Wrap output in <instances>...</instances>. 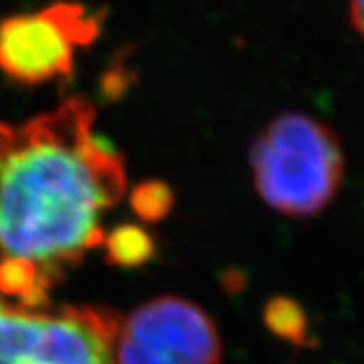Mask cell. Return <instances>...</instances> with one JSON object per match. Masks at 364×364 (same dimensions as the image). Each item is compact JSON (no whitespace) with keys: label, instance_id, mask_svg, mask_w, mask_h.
Wrapping results in <instances>:
<instances>
[{"label":"cell","instance_id":"cell-2","mask_svg":"<svg viewBox=\"0 0 364 364\" xmlns=\"http://www.w3.org/2000/svg\"><path fill=\"white\" fill-rule=\"evenodd\" d=\"M259 198L287 219L322 215L338 196L346 158L338 134L301 112L275 116L249 150Z\"/></svg>","mask_w":364,"mask_h":364},{"label":"cell","instance_id":"cell-9","mask_svg":"<svg viewBox=\"0 0 364 364\" xmlns=\"http://www.w3.org/2000/svg\"><path fill=\"white\" fill-rule=\"evenodd\" d=\"M174 205V193L166 182L146 181L136 184L130 193V207L144 223L162 221Z\"/></svg>","mask_w":364,"mask_h":364},{"label":"cell","instance_id":"cell-10","mask_svg":"<svg viewBox=\"0 0 364 364\" xmlns=\"http://www.w3.org/2000/svg\"><path fill=\"white\" fill-rule=\"evenodd\" d=\"M350 21L364 39V0H350Z\"/></svg>","mask_w":364,"mask_h":364},{"label":"cell","instance_id":"cell-3","mask_svg":"<svg viewBox=\"0 0 364 364\" xmlns=\"http://www.w3.org/2000/svg\"><path fill=\"white\" fill-rule=\"evenodd\" d=\"M119 322L105 306L25 308L0 296V364H114Z\"/></svg>","mask_w":364,"mask_h":364},{"label":"cell","instance_id":"cell-8","mask_svg":"<svg viewBox=\"0 0 364 364\" xmlns=\"http://www.w3.org/2000/svg\"><path fill=\"white\" fill-rule=\"evenodd\" d=\"M102 245L105 247V263L124 269L142 267L156 253L152 235L134 223L117 225L112 233L105 235Z\"/></svg>","mask_w":364,"mask_h":364},{"label":"cell","instance_id":"cell-1","mask_svg":"<svg viewBox=\"0 0 364 364\" xmlns=\"http://www.w3.org/2000/svg\"><path fill=\"white\" fill-rule=\"evenodd\" d=\"M97 109L71 95L0 122V255L37 263L57 286L104 243L102 217L126 195L124 156L95 132Z\"/></svg>","mask_w":364,"mask_h":364},{"label":"cell","instance_id":"cell-6","mask_svg":"<svg viewBox=\"0 0 364 364\" xmlns=\"http://www.w3.org/2000/svg\"><path fill=\"white\" fill-rule=\"evenodd\" d=\"M55 286L41 272L37 263L25 257L0 255V296L13 299L25 308H45L49 306V291Z\"/></svg>","mask_w":364,"mask_h":364},{"label":"cell","instance_id":"cell-5","mask_svg":"<svg viewBox=\"0 0 364 364\" xmlns=\"http://www.w3.org/2000/svg\"><path fill=\"white\" fill-rule=\"evenodd\" d=\"M223 340L200 306L162 296L119 322L114 364H221Z\"/></svg>","mask_w":364,"mask_h":364},{"label":"cell","instance_id":"cell-4","mask_svg":"<svg viewBox=\"0 0 364 364\" xmlns=\"http://www.w3.org/2000/svg\"><path fill=\"white\" fill-rule=\"evenodd\" d=\"M102 33V14L79 2H53L37 13L0 21V73L35 87L71 77L75 55Z\"/></svg>","mask_w":364,"mask_h":364},{"label":"cell","instance_id":"cell-7","mask_svg":"<svg viewBox=\"0 0 364 364\" xmlns=\"http://www.w3.org/2000/svg\"><path fill=\"white\" fill-rule=\"evenodd\" d=\"M263 326L275 338L284 340L296 348H312L316 340L312 338L310 318L298 299L289 296H273L263 306Z\"/></svg>","mask_w":364,"mask_h":364}]
</instances>
